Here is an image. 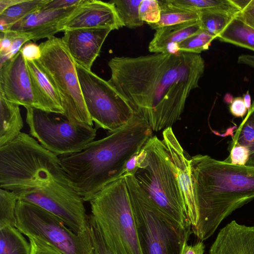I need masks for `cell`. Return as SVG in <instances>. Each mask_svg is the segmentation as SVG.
Here are the masks:
<instances>
[{
    "label": "cell",
    "mask_w": 254,
    "mask_h": 254,
    "mask_svg": "<svg viewBox=\"0 0 254 254\" xmlns=\"http://www.w3.org/2000/svg\"><path fill=\"white\" fill-rule=\"evenodd\" d=\"M15 227L28 238L54 247L64 254H94L90 230L77 234L59 218L33 204L18 200Z\"/></svg>",
    "instance_id": "cell-9"
},
{
    "label": "cell",
    "mask_w": 254,
    "mask_h": 254,
    "mask_svg": "<svg viewBox=\"0 0 254 254\" xmlns=\"http://www.w3.org/2000/svg\"><path fill=\"white\" fill-rule=\"evenodd\" d=\"M215 39V36L202 29L179 43L177 45V51L199 54L202 52L207 50L212 41Z\"/></svg>",
    "instance_id": "cell-31"
},
{
    "label": "cell",
    "mask_w": 254,
    "mask_h": 254,
    "mask_svg": "<svg viewBox=\"0 0 254 254\" xmlns=\"http://www.w3.org/2000/svg\"><path fill=\"white\" fill-rule=\"evenodd\" d=\"M25 108L30 135L58 156L79 152L96 137L97 129L93 126L74 124L65 117H55L35 108Z\"/></svg>",
    "instance_id": "cell-11"
},
{
    "label": "cell",
    "mask_w": 254,
    "mask_h": 254,
    "mask_svg": "<svg viewBox=\"0 0 254 254\" xmlns=\"http://www.w3.org/2000/svg\"><path fill=\"white\" fill-rule=\"evenodd\" d=\"M161 8L159 21L148 25L152 29L199 20L200 12L184 9L174 6L166 0H158Z\"/></svg>",
    "instance_id": "cell-25"
},
{
    "label": "cell",
    "mask_w": 254,
    "mask_h": 254,
    "mask_svg": "<svg viewBox=\"0 0 254 254\" xmlns=\"http://www.w3.org/2000/svg\"><path fill=\"white\" fill-rule=\"evenodd\" d=\"M205 245L203 241H199L194 245H188L185 242L181 254H204Z\"/></svg>",
    "instance_id": "cell-41"
},
{
    "label": "cell",
    "mask_w": 254,
    "mask_h": 254,
    "mask_svg": "<svg viewBox=\"0 0 254 254\" xmlns=\"http://www.w3.org/2000/svg\"><path fill=\"white\" fill-rule=\"evenodd\" d=\"M34 93L40 110L63 115L64 110L60 95L36 61H26Z\"/></svg>",
    "instance_id": "cell-20"
},
{
    "label": "cell",
    "mask_w": 254,
    "mask_h": 254,
    "mask_svg": "<svg viewBox=\"0 0 254 254\" xmlns=\"http://www.w3.org/2000/svg\"><path fill=\"white\" fill-rule=\"evenodd\" d=\"M142 0H112L109 2L115 8L124 26L134 29L143 24L139 13V6Z\"/></svg>",
    "instance_id": "cell-28"
},
{
    "label": "cell",
    "mask_w": 254,
    "mask_h": 254,
    "mask_svg": "<svg viewBox=\"0 0 254 254\" xmlns=\"http://www.w3.org/2000/svg\"><path fill=\"white\" fill-rule=\"evenodd\" d=\"M238 63L246 65L254 69V55H241L238 58Z\"/></svg>",
    "instance_id": "cell-43"
},
{
    "label": "cell",
    "mask_w": 254,
    "mask_h": 254,
    "mask_svg": "<svg viewBox=\"0 0 254 254\" xmlns=\"http://www.w3.org/2000/svg\"><path fill=\"white\" fill-rule=\"evenodd\" d=\"M22 0H0V14L6 9L21 2Z\"/></svg>",
    "instance_id": "cell-44"
},
{
    "label": "cell",
    "mask_w": 254,
    "mask_h": 254,
    "mask_svg": "<svg viewBox=\"0 0 254 254\" xmlns=\"http://www.w3.org/2000/svg\"><path fill=\"white\" fill-rule=\"evenodd\" d=\"M89 230L94 254H115L108 246L94 218L89 215Z\"/></svg>",
    "instance_id": "cell-33"
},
{
    "label": "cell",
    "mask_w": 254,
    "mask_h": 254,
    "mask_svg": "<svg viewBox=\"0 0 254 254\" xmlns=\"http://www.w3.org/2000/svg\"><path fill=\"white\" fill-rule=\"evenodd\" d=\"M216 39L254 52V28L234 17Z\"/></svg>",
    "instance_id": "cell-22"
},
{
    "label": "cell",
    "mask_w": 254,
    "mask_h": 254,
    "mask_svg": "<svg viewBox=\"0 0 254 254\" xmlns=\"http://www.w3.org/2000/svg\"><path fill=\"white\" fill-rule=\"evenodd\" d=\"M230 144L244 147L248 154L245 166L254 167V102L237 128Z\"/></svg>",
    "instance_id": "cell-24"
},
{
    "label": "cell",
    "mask_w": 254,
    "mask_h": 254,
    "mask_svg": "<svg viewBox=\"0 0 254 254\" xmlns=\"http://www.w3.org/2000/svg\"><path fill=\"white\" fill-rule=\"evenodd\" d=\"M209 254H254V226L232 220L221 229Z\"/></svg>",
    "instance_id": "cell-18"
},
{
    "label": "cell",
    "mask_w": 254,
    "mask_h": 254,
    "mask_svg": "<svg viewBox=\"0 0 254 254\" xmlns=\"http://www.w3.org/2000/svg\"><path fill=\"white\" fill-rule=\"evenodd\" d=\"M20 52L26 61H37L42 55L39 45L29 41L22 46Z\"/></svg>",
    "instance_id": "cell-37"
},
{
    "label": "cell",
    "mask_w": 254,
    "mask_h": 254,
    "mask_svg": "<svg viewBox=\"0 0 254 254\" xmlns=\"http://www.w3.org/2000/svg\"><path fill=\"white\" fill-rule=\"evenodd\" d=\"M123 26L112 3L84 0L69 16L61 22L59 31L100 27L110 28L113 30Z\"/></svg>",
    "instance_id": "cell-15"
},
{
    "label": "cell",
    "mask_w": 254,
    "mask_h": 254,
    "mask_svg": "<svg viewBox=\"0 0 254 254\" xmlns=\"http://www.w3.org/2000/svg\"><path fill=\"white\" fill-rule=\"evenodd\" d=\"M132 175L147 196L167 217L182 227H191L176 174L162 140L152 136L137 156Z\"/></svg>",
    "instance_id": "cell-4"
},
{
    "label": "cell",
    "mask_w": 254,
    "mask_h": 254,
    "mask_svg": "<svg viewBox=\"0 0 254 254\" xmlns=\"http://www.w3.org/2000/svg\"><path fill=\"white\" fill-rule=\"evenodd\" d=\"M141 19L148 24L158 22L161 17V8L158 0H142L139 6Z\"/></svg>",
    "instance_id": "cell-32"
},
{
    "label": "cell",
    "mask_w": 254,
    "mask_h": 254,
    "mask_svg": "<svg viewBox=\"0 0 254 254\" xmlns=\"http://www.w3.org/2000/svg\"><path fill=\"white\" fill-rule=\"evenodd\" d=\"M199 12V20L202 29L215 36L216 39L228 23L238 14L209 10Z\"/></svg>",
    "instance_id": "cell-29"
},
{
    "label": "cell",
    "mask_w": 254,
    "mask_h": 254,
    "mask_svg": "<svg viewBox=\"0 0 254 254\" xmlns=\"http://www.w3.org/2000/svg\"><path fill=\"white\" fill-rule=\"evenodd\" d=\"M39 46L42 55L36 62L57 90L64 110L63 116L72 124L93 126L83 97L75 63L62 38L53 36Z\"/></svg>",
    "instance_id": "cell-8"
},
{
    "label": "cell",
    "mask_w": 254,
    "mask_h": 254,
    "mask_svg": "<svg viewBox=\"0 0 254 254\" xmlns=\"http://www.w3.org/2000/svg\"><path fill=\"white\" fill-rule=\"evenodd\" d=\"M31 254H64L49 244L35 238H28Z\"/></svg>",
    "instance_id": "cell-36"
},
{
    "label": "cell",
    "mask_w": 254,
    "mask_h": 254,
    "mask_svg": "<svg viewBox=\"0 0 254 254\" xmlns=\"http://www.w3.org/2000/svg\"><path fill=\"white\" fill-rule=\"evenodd\" d=\"M201 30L199 20L159 28L149 43V51L153 53L178 52L179 43Z\"/></svg>",
    "instance_id": "cell-19"
},
{
    "label": "cell",
    "mask_w": 254,
    "mask_h": 254,
    "mask_svg": "<svg viewBox=\"0 0 254 254\" xmlns=\"http://www.w3.org/2000/svg\"><path fill=\"white\" fill-rule=\"evenodd\" d=\"M79 5L63 9L41 8L13 24L8 31L28 34L34 41L43 38L49 39L60 32V24L73 13Z\"/></svg>",
    "instance_id": "cell-17"
},
{
    "label": "cell",
    "mask_w": 254,
    "mask_h": 254,
    "mask_svg": "<svg viewBox=\"0 0 254 254\" xmlns=\"http://www.w3.org/2000/svg\"><path fill=\"white\" fill-rule=\"evenodd\" d=\"M17 197L12 191L0 189V228L15 227V209Z\"/></svg>",
    "instance_id": "cell-30"
},
{
    "label": "cell",
    "mask_w": 254,
    "mask_h": 254,
    "mask_svg": "<svg viewBox=\"0 0 254 254\" xmlns=\"http://www.w3.org/2000/svg\"><path fill=\"white\" fill-rule=\"evenodd\" d=\"M231 113L236 117H244L248 111L244 101L243 98L236 97L233 99L230 105Z\"/></svg>",
    "instance_id": "cell-40"
},
{
    "label": "cell",
    "mask_w": 254,
    "mask_h": 254,
    "mask_svg": "<svg viewBox=\"0 0 254 254\" xmlns=\"http://www.w3.org/2000/svg\"><path fill=\"white\" fill-rule=\"evenodd\" d=\"M198 222L191 229L200 241L209 238L233 211L254 199V167L198 154L190 157Z\"/></svg>",
    "instance_id": "cell-3"
},
{
    "label": "cell",
    "mask_w": 254,
    "mask_h": 254,
    "mask_svg": "<svg viewBox=\"0 0 254 254\" xmlns=\"http://www.w3.org/2000/svg\"><path fill=\"white\" fill-rule=\"evenodd\" d=\"M68 181L59 157L43 147L29 134L21 132L0 147V188L10 191L38 182Z\"/></svg>",
    "instance_id": "cell-5"
},
{
    "label": "cell",
    "mask_w": 254,
    "mask_h": 254,
    "mask_svg": "<svg viewBox=\"0 0 254 254\" xmlns=\"http://www.w3.org/2000/svg\"><path fill=\"white\" fill-rule=\"evenodd\" d=\"M243 99L245 105L248 111L251 108V97L248 91L246 93L244 94Z\"/></svg>",
    "instance_id": "cell-45"
},
{
    "label": "cell",
    "mask_w": 254,
    "mask_h": 254,
    "mask_svg": "<svg viewBox=\"0 0 254 254\" xmlns=\"http://www.w3.org/2000/svg\"><path fill=\"white\" fill-rule=\"evenodd\" d=\"M89 202L91 215L115 254H142L124 176L106 186Z\"/></svg>",
    "instance_id": "cell-6"
},
{
    "label": "cell",
    "mask_w": 254,
    "mask_h": 254,
    "mask_svg": "<svg viewBox=\"0 0 254 254\" xmlns=\"http://www.w3.org/2000/svg\"><path fill=\"white\" fill-rule=\"evenodd\" d=\"M13 192L18 200L37 205L61 219L77 234L89 229V216L84 200L68 181L51 180L37 182Z\"/></svg>",
    "instance_id": "cell-10"
},
{
    "label": "cell",
    "mask_w": 254,
    "mask_h": 254,
    "mask_svg": "<svg viewBox=\"0 0 254 254\" xmlns=\"http://www.w3.org/2000/svg\"><path fill=\"white\" fill-rule=\"evenodd\" d=\"M0 92V147L11 142L21 133L23 122L19 107Z\"/></svg>",
    "instance_id": "cell-21"
},
{
    "label": "cell",
    "mask_w": 254,
    "mask_h": 254,
    "mask_svg": "<svg viewBox=\"0 0 254 254\" xmlns=\"http://www.w3.org/2000/svg\"><path fill=\"white\" fill-rule=\"evenodd\" d=\"M108 66V82L154 131L172 127L180 119L205 69L200 54L182 52L115 57Z\"/></svg>",
    "instance_id": "cell-1"
},
{
    "label": "cell",
    "mask_w": 254,
    "mask_h": 254,
    "mask_svg": "<svg viewBox=\"0 0 254 254\" xmlns=\"http://www.w3.org/2000/svg\"><path fill=\"white\" fill-rule=\"evenodd\" d=\"M50 0H22L0 14V33L8 31L15 23L42 8Z\"/></svg>",
    "instance_id": "cell-23"
},
{
    "label": "cell",
    "mask_w": 254,
    "mask_h": 254,
    "mask_svg": "<svg viewBox=\"0 0 254 254\" xmlns=\"http://www.w3.org/2000/svg\"><path fill=\"white\" fill-rule=\"evenodd\" d=\"M0 92L12 103L40 109L26 60L20 51L0 65Z\"/></svg>",
    "instance_id": "cell-13"
},
{
    "label": "cell",
    "mask_w": 254,
    "mask_h": 254,
    "mask_svg": "<svg viewBox=\"0 0 254 254\" xmlns=\"http://www.w3.org/2000/svg\"><path fill=\"white\" fill-rule=\"evenodd\" d=\"M236 17L250 27L254 28V0H250L247 5L238 13Z\"/></svg>",
    "instance_id": "cell-38"
},
{
    "label": "cell",
    "mask_w": 254,
    "mask_h": 254,
    "mask_svg": "<svg viewBox=\"0 0 254 254\" xmlns=\"http://www.w3.org/2000/svg\"><path fill=\"white\" fill-rule=\"evenodd\" d=\"M163 142L174 168L184 203L186 214L191 229L198 222V213L194 198L190 157L184 151L174 134L172 127L164 129Z\"/></svg>",
    "instance_id": "cell-14"
},
{
    "label": "cell",
    "mask_w": 254,
    "mask_h": 254,
    "mask_svg": "<svg viewBox=\"0 0 254 254\" xmlns=\"http://www.w3.org/2000/svg\"><path fill=\"white\" fill-rule=\"evenodd\" d=\"M148 123L134 115L120 129L89 143L82 150L59 157L60 165L74 190L84 201L125 173L128 162L152 136Z\"/></svg>",
    "instance_id": "cell-2"
},
{
    "label": "cell",
    "mask_w": 254,
    "mask_h": 254,
    "mask_svg": "<svg viewBox=\"0 0 254 254\" xmlns=\"http://www.w3.org/2000/svg\"><path fill=\"white\" fill-rule=\"evenodd\" d=\"M13 41V38L9 31L0 33V56L6 54L9 51Z\"/></svg>",
    "instance_id": "cell-42"
},
{
    "label": "cell",
    "mask_w": 254,
    "mask_h": 254,
    "mask_svg": "<svg viewBox=\"0 0 254 254\" xmlns=\"http://www.w3.org/2000/svg\"><path fill=\"white\" fill-rule=\"evenodd\" d=\"M142 254H181L192 233L163 213L131 175H124Z\"/></svg>",
    "instance_id": "cell-7"
},
{
    "label": "cell",
    "mask_w": 254,
    "mask_h": 254,
    "mask_svg": "<svg viewBox=\"0 0 254 254\" xmlns=\"http://www.w3.org/2000/svg\"><path fill=\"white\" fill-rule=\"evenodd\" d=\"M112 30L105 27L66 30L62 40L74 62L91 70L104 41Z\"/></svg>",
    "instance_id": "cell-16"
},
{
    "label": "cell",
    "mask_w": 254,
    "mask_h": 254,
    "mask_svg": "<svg viewBox=\"0 0 254 254\" xmlns=\"http://www.w3.org/2000/svg\"><path fill=\"white\" fill-rule=\"evenodd\" d=\"M75 65L85 104L96 128L112 132L127 125L134 113L126 101L108 81Z\"/></svg>",
    "instance_id": "cell-12"
},
{
    "label": "cell",
    "mask_w": 254,
    "mask_h": 254,
    "mask_svg": "<svg viewBox=\"0 0 254 254\" xmlns=\"http://www.w3.org/2000/svg\"><path fill=\"white\" fill-rule=\"evenodd\" d=\"M230 155L225 161L235 165L245 166L248 159L247 151L239 145H230Z\"/></svg>",
    "instance_id": "cell-35"
},
{
    "label": "cell",
    "mask_w": 254,
    "mask_h": 254,
    "mask_svg": "<svg viewBox=\"0 0 254 254\" xmlns=\"http://www.w3.org/2000/svg\"><path fill=\"white\" fill-rule=\"evenodd\" d=\"M0 254H31V246L16 227L0 228Z\"/></svg>",
    "instance_id": "cell-26"
},
{
    "label": "cell",
    "mask_w": 254,
    "mask_h": 254,
    "mask_svg": "<svg viewBox=\"0 0 254 254\" xmlns=\"http://www.w3.org/2000/svg\"><path fill=\"white\" fill-rule=\"evenodd\" d=\"M8 31L10 32L13 38V41L8 53L4 55L0 56V65L13 58L20 51L22 46L31 40L28 34L12 31Z\"/></svg>",
    "instance_id": "cell-34"
},
{
    "label": "cell",
    "mask_w": 254,
    "mask_h": 254,
    "mask_svg": "<svg viewBox=\"0 0 254 254\" xmlns=\"http://www.w3.org/2000/svg\"><path fill=\"white\" fill-rule=\"evenodd\" d=\"M166 1L178 8L198 12L209 10L236 14L240 11L231 0H166Z\"/></svg>",
    "instance_id": "cell-27"
},
{
    "label": "cell",
    "mask_w": 254,
    "mask_h": 254,
    "mask_svg": "<svg viewBox=\"0 0 254 254\" xmlns=\"http://www.w3.org/2000/svg\"><path fill=\"white\" fill-rule=\"evenodd\" d=\"M84 0H50L42 8L44 9H63L78 5Z\"/></svg>",
    "instance_id": "cell-39"
}]
</instances>
